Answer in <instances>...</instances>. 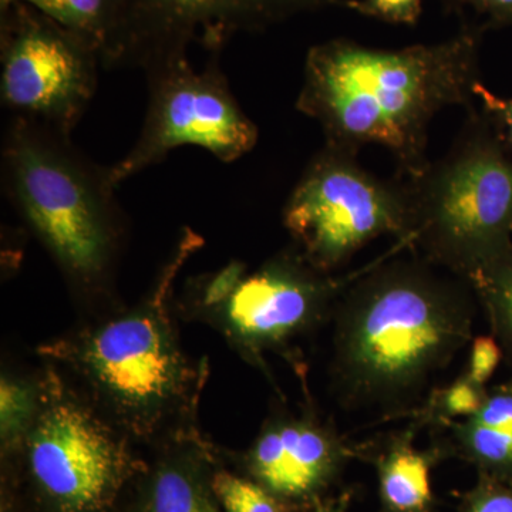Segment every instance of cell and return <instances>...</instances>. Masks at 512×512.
I'll return each instance as SVG.
<instances>
[{
    "label": "cell",
    "instance_id": "obj_1",
    "mask_svg": "<svg viewBox=\"0 0 512 512\" xmlns=\"http://www.w3.org/2000/svg\"><path fill=\"white\" fill-rule=\"evenodd\" d=\"M481 35L468 26L444 42L397 50L349 39L312 46L296 109L319 124L328 146L359 154L377 144L390 151L400 178L413 180L430 164L434 116L476 106Z\"/></svg>",
    "mask_w": 512,
    "mask_h": 512
},
{
    "label": "cell",
    "instance_id": "obj_2",
    "mask_svg": "<svg viewBox=\"0 0 512 512\" xmlns=\"http://www.w3.org/2000/svg\"><path fill=\"white\" fill-rule=\"evenodd\" d=\"M426 259L356 275L335 303L332 376L350 409L397 410L424 392L473 333V286Z\"/></svg>",
    "mask_w": 512,
    "mask_h": 512
},
{
    "label": "cell",
    "instance_id": "obj_3",
    "mask_svg": "<svg viewBox=\"0 0 512 512\" xmlns=\"http://www.w3.org/2000/svg\"><path fill=\"white\" fill-rule=\"evenodd\" d=\"M0 158L3 191L64 274L80 288L103 286L121 231L110 167L72 136L20 117L6 123Z\"/></svg>",
    "mask_w": 512,
    "mask_h": 512
},
{
    "label": "cell",
    "instance_id": "obj_4",
    "mask_svg": "<svg viewBox=\"0 0 512 512\" xmlns=\"http://www.w3.org/2000/svg\"><path fill=\"white\" fill-rule=\"evenodd\" d=\"M406 183V245L430 264L468 281L511 247L512 150L480 107L467 110L450 150Z\"/></svg>",
    "mask_w": 512,
    "mask_h": 512
},
{
    "label": "cell",
    "instance_id": "obj_5",
    "mask_svg": "<svg viewBox=\"0 0 512 512\" xmlns=\"http://www.w3.org/2000/svg\"><path fill=\"white\" fill-rule=\"evenodd\" d=\"M185 229L150 298L137 309L64 343L53 355L83 373L97 394L136 430H150L187 396L191 370L167 315L175 278L200 248Z\"/></svg>",
    "mask_w": 512,
    "mask_h": 512
},
{
    "label": "cell",
    "instance_id": "obj_6",
    "mask_svg": "<svg viewBox=\"0 0 512 512\" xmlns=\"http://www.w3.org/2000/svg\"><path fill=\"white\" fill-rule=\"evenodd\" d=\"M19 444L37 512H113L138 470L123 441L53 373L37 387Z\"/></svg>",
    "mask_w": 512,
    "mask_h": 512
},
{
    "label": "cell",
    "instance_id": "obj_7",
    "mask_svg": "<svg viewBox=\"0 0 512 512\" xmlns=\"http://www.w3.org/2000/svg\"><path fill=\"white\" fill-rule=\"evenodd\" d=\"M410 224L406 180H380L357 163L356 153L328 144L305 168L284 208L295 249L326 274L383 235L406 244Z\"/></svg>",
    "mask_w": 512,
    "mask_h": 512
},
{
    "label": "cell",
    "instance_id": "obj_8",
    "mask_svg": "<svg viewBox=\"0 0 512 512\" xmlns=\"http://www.w3.org/2000/svg\"><path fill=\"white\" fill-rule=\"evenodd\" d=\"M220 55L210 53L201 72L188 59L158 64L144 72L146 117L134 146L110 165L117 188L160 164L175 148H202L221 163H234L254 150L258 127L232 93Z\"/></svg>",
    "mask_w": 512,
    "mask_h": 512
},
{
    "label": "cell",
    "instance_id": "obj_9",
    "mask_svg": "<svg viewBox=\"0 0 512 512\" xmlns=\"http://www.w3.org/2000/svg\"><path fill=\"white\" fill-rule=\"evenodd\" d=\"M99 50L15 3L0 9V104L9 117L72 136L99 86Z\"/></svg>",
    "mask_w": 512,
    "mask_h": 512
},
{
    "label": "cell",
    "instance_id": "obj_10",
    "mask_svg": "<svg viewBox=\"0 0 512 512\" xmlns=\"http://www.w3.org/2000/svg\"><path fill=\"white\" fill-rule=\"evenodd\" d=\"M355 276L333 278L292 248L255 271L231 262L202 276L195 288L202 306L222 318L231 338L259 355L285 345L325 318Z\"/></svg>",
    "mask_w": 512,
    "mask_h": 512
},
{
    "label": "cell",
    "instance_id": "obj_11",
    "mask_svg": "<svg viewBox=\"0 0 512 512\" xmlns=\"http://www.w3.org/2000/svg\"><path fill=\"white\" fill-rule=\"evenodd\" d=\"M346 0H126L103 69H140L188 59L198 43L221 53L238 33L262 32L285 20Z\"/></svg>",
    "mask_w": 512,
    "mask_h": 512
},
{
    "label": "cell",
    "instance_id": "obj_12",
    "mask_svg": "<svg viewBox=\"0 0 512 512\" xmlns=\"http://www.w3.org/2000/svg\"><path fill=\"white\" fill-rule=\"evenodd\" d=\"M348 458L338 434L318 421L279 419L259 434L247 464L256 483L289 504L315 500Z\"/></svg>",
    "mask_w": 512,
    "mask_h": 512
},
{
    "label": "cell",
    "instance_id": "obj_13",
    "mask_svg": "<svg viewBox=\"0 0 512 512\" xmlns=\"http://www.w3.org/2000/svg\"><path fill=\"white\" fill-rule=\"evenodd\" d=\"M448 426L458 456L480 473L512 476V387L487 393L477 413Z\"/></svg>",
    "mask_w": 512,
    "mask_h": 512
},
{
    "label": "cell",
    "instance_id": "obj_14",
    "mask_svg": "<svg viewBox=\"0 0 512 512\" xmlns=\"http://www.w3.org/2000/svg\"><path fill=\"white\" fill-rule=\"evenodd\" d=\"M133 512H222L200 457L174 454L148 471Z\"/></svg>",
    "mask_w": 512,
    "mask_h": 512
},
{
    "label": "cell",
    "instance_id": "obj_15",
    "mask_svg": "<svg viewBox=\"0 0 512 512\" xmlns=\"http://www.w3.org/2000/svg\"><path fill=\"white\" fill-rule=\"evenodd\" d=\"M431 464L433 456L413 446L412 434L390 441L376 464L384 512H431Z\"/></svg>",
    "mask_w": 512,
    "mask_h": 512
},
{
    "label": "cell",
    "instance_id": "obj_16",
    "mask_svg": "<svg viewBox=\"0 0 512 512\" xmlns=\"http://www.w3.org/2000/svg\"><path fill=\"white\" fill-rule=\"evenodd\" d=\"M15 3H25L83 37L99 50L103 60L119 26L126 0H0V9Z\"/></svg>",
    "mask_w": 512,
    "mask_h": 512
},
{
    "label": "cell",
    "instance_id": "obj_17",
    "mask_svg": "<svg viewBox=\"0 0 512 512\" xmlns=\"http://www.w3.org/2000/svg\"><path fill=\"white\" fill-rule=\"evenodd\" d=\"M468 282L487 312L495 338L512 359V245Z\"/></svg>",
    "mask_w": 512,
    "mask_h": 512
},
{
    "label": "cell",
    "instance_id": "obj_18",
    "mask_svg": "<svg viewBox=\"0 0 512 512\" xmlns=\"http://www.w3.org/2000/svg\"><path fill=\"white\" fill-rule=\"evenodd\" d=\"M212 490L224 512H288V504L256 481L218 471L212 476Z\"/></svg>",
    "mask_w": 512,
    "mask_h": 512
},
{
    "label": "cell",
    "instance_id": "obj_19",
    "mask_svg": "<svg viewBox=\"0 0 512 512\" xmlns=\"http://www.w3.org/2000/svg\"><path fill=\"white\" fill-rule=\"evenodd\" d=\"M487 392L483 384L464 375L431 397L430 417L436 423H451L473 416L483 406Z\"/></svg>",
    "mask_w": 512,
    "mask_h": 512
},
{
    "label": "cell",
    "instance_id": "obj_20",
    "mask_svg": "<svg viewBox=\"0 0 512 512\" xmlns=\"http://www.w3.org/2000/svg\"><path fill=\"white\" fill-rule=\"evenodd\" d=\"M36 409V392L9 379L2 380V440L10 447L20 443Z\"/></svg>",
    "mask_w": 512,
    "mask_h": 512
},
{
    "label": "cell",
    "instance_id": "obj_21",
    "mask_svg": "<svg viewBox=\"0 0 512 512\" xmlns=\"http://www.w3.org/2000/svg\"><path fill=\"white\" fill-rule=\"evenodd\" d=\"M467 512H512V476L480 473L466 500Z\"/></svg>",
    "mask_w": 512,
    "mask_h": 512
},
{
    "label": "cell",
    "instance_id": "obj_22",
    "mask_svg": "<svg viewBox=\"0 0 512 512\" xmlns=\"http://www.w3.org/2000/svg\"><path fill=\"white\" fill-rule=\"evenodd\" d=\"M345 8L393 25L413 26L423 12V0H346Z\"/></svg>",
    "mask_w": 512,
    "mask_h": 512
},
{
    "label": "cell",
    "instance_id": "obj_23",
    "mask_svg": "<svg viewBox=\"0 0 512 512\" xmlns=\"http://www.w3.org/2000/svg\"><path fill=\"white\" fill-rule=\"evenodd\" d=\"M450 8L473 10L481 19L480 30L512 26V0H443Z\"/></svg>",
    "mask_w": 512,
    "mask_h": 512
},
{
    "label": "cell",
    "instance_id": "obj_24",
    "mask_svg": "<svg viewBox=\"0 0 512 512\" xmlns=\"http://www.w3.org/2000/svg\"><path fill=\"white\" fill-rule=\"evenodd\" d=\"M501 350L500 343L494 336H478L471 345L470 360H468L467 375L474 382L484 384L493 376L494 370L500 363Z\"/></svg>",
    "mask_w": 512,
    "mask_h": 512
},
{
    "label": "cell",
    "instance_id": "obj_25",
    "mask_svg": "<svg viewBox=\"0 0 512 512\" xmlns=\"http://www.w3.org/2000/svg\"><path fill=\"white\" fill-rule=\"evenodd\" d=\"M476 97L480 103V109L493 121L495 128L503 138L504 143L512 150V97L497 96L488 90L483 83H477Z\"/></svg>",
    "mask_w": 512,
    "mask_h": 512
},
{
    "label": "cell",
    "instance_id": "obj_26",
    "mask_svg": "<svg viewBox=\"0 0 512 512\" xmlns=\"http://www.w3.org/2000/svg\"><path fill=\"white\" fill-rule=\"evenodd\" d=\"M319 512H345V510H343V508L340 507H328L323 508V510H320Z\"/></svg>",
    "mask_w": 512,
    "mask_h": 512
}]
</instances>
